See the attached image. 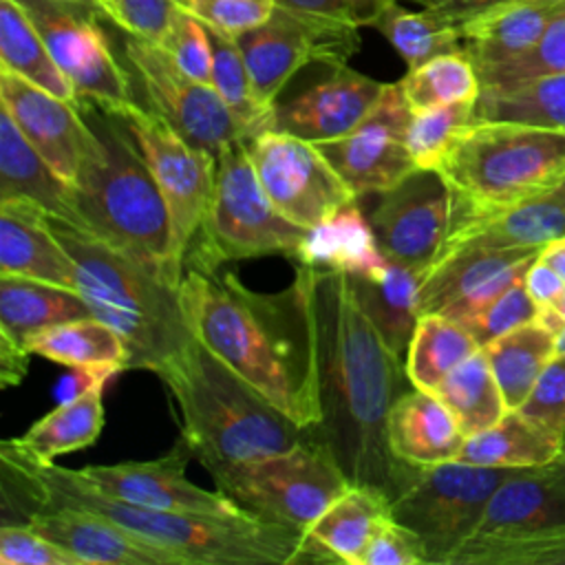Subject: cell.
<instances>
[{"label":"cell","mask_w":565,"mask_h":565,"mask_svg":"<svg viewBox=\"0 0 565 565\" xmlns=\"http://www.w3.org/2000/svg\"><path fill=\"white\" fill-rule=\"evenodd\" d=\"M514 468L463 461L411 463L395 457L384 490L391 516L417 534L428 565H450L455 552L479 525L494 490Z\"/></svg>","instance_id":"8"},{"label":"cell","mask_w":565,"mask_h":565,"mask_svg":"<svg viewBox=\"0 0 565 565\" xmlns=\"http://www.w3.org/2000/svg\"><path fill=\"white\" fill-rule=\"evenodd\" d=\"M13 196L29 199L53 216L84 225L75 188L49 166L0 106V199Z\"/></svg>","instance_id":"28"},{"label":"cell","mask_w":565,"mask_h":565,"mask_svg":"<svg viewBox=\"0 0 565 565\" xmlns=\"http://www.w3.org/2000/svg\"><path fill=\"white\" fill-rule=\"evenodd\" d=\"M411 117L399 84H386L377 104L351 132L318 143L358 199L380 194L417 170L406 141Z\"/></svg>","instance_id":"18"},{"label":"cell","mask_w":565,"mask_h":565,"mask_svg":"<svg viewBox=\"0 0 565 565\" xmlns=\"http://www.w3.org/2000/svg\"><path fill=\"white\" fill-rule=\"evenodd\" d=\"M0 66L60 99L77 104L73 84L15 0H0Z\"/></svg>","instance_id":"37"},{"label":"cell","mask_w":565,"mask_h":565,"mask_svg":"<svg viewBox=\"0 0 565 565\" xmlns=\"http://www.w3.org/2000/svg\"><path fill=\"white\" fill-rule=\"evenodd\" d=\"M523 282L539 307L552 305L565 291L563 276L554 267H550L545 260H541L539 256L527 267Z\"/></svg>","instance_id":"55"},{"label":"cell","mask_w":565,"mask_h":565,"mask_svg":"<svg viewBox=\"0 0 565 565\" xmlns=\"http://www.w3.org/2000/svg\"><path fill=\"white\" fill-rule=\"evenodd\" d=\"M563 15L565 0H510L463 22L461 44L481 73L530 51Z\"/></svg>","instance_id":"26"},{"label":"cell","mask_w":565,"mask_h":565,"mask_svg":"<svg viewBox=\"0 0 565 565\" xmlns=\"http://www.w3.org/2000/svg\"><path fill=\"white\" fill-rule=\"evenodd\" d=\"M539 305L525 289L523 278L508 287L501 296H497L486 309L472 316L463 327L475 335L479 347L497 340L499 335L536 320Z\"/></svg>","instance_id":"47"},{"label":"cell","mask_w":565,"mask_h":565,"mask_svg":"<svg viewBox=\"0 0 565 565\" xmlns=\"http://www.w3.org/2000/svg\"><path fill=\"white\" fill-rule=\"evenodd\" d=\"M2 521H18L26 510L66 505L95 512L117 525L163 543L192 565H298L335 563L309 534L256 516H199L152 510L113 497L79 470L40 461L22 441L0 444Z\"/></svg>","instance_id":"3"},{"label":"cell","mask_w":565,"mask_h":565,"mask_svg":"<svg viewBox=\"0 0 565 565\" xmlns=\"http://www.w3.org/2000/svg\"><path fill=\"white\" fill-rule=\"evenodd\" d=\"M556 353H565V329L556 335Z\"/></svg>","instance_id":"60"},{"label":"cell","mask_w":565,"mask_h":565,"mask_svg":"<svg viewBox=\"0 0 565 565\" xmlns=\"http://www.w3.org/2000/svg\"><path fill=\"white\" fill-rule=\"evenodd\" d=\"M433 393L446 404L466 437L490 428L508 413L483 349L455 366Z\"/></svg>","instance_id":"39"},{"label":"cell","mask_w":565,"mask_h":565,"mask_svg":"<svg viewBox=\"0 0 565 565\" xmlns=\"http://www.w3.org/2000/svg\"><path fill=\"white\" fill-rule=\"evenodd\" d=\"M508 411H516L532 393L539 375L556 355V335L539 320L521 324L481 347Z\"/></svg>","instance_id":"35"},{"label":"cell","mask_w":565,"mask_h":565,"mask_svg":"<svg viewBox=\"0 0 565 565\" xmlns=\"http://www.w3.org/2000/svg\"><path fill=\"white\" fill-rule=\"evenodd\" d=\"M561 185H563V188H565V181H563V183H561Z\"/></svg>","instance_id":"61"},{"label":"cell","mask_w":565,"mask_h":565,"mask_svg":"<svg viewBox=\"0 0 565 565\" xmlns=\"http://www.w3.org/2000/svg\"><path fill=\"white\" fill-rule=\"evenodd\" d=\"M541 249L459 252L435 260L419 280L417 307L422 313H441L466 324L497 296L521 280Z\"/></svg>","instance_id":"21"},{"label":"cell","mask_w":565,"mask_h":565,"mask_svg":"<svg viewBox=\"0 0 565 565\" xmlns=\"http://www.w3.org/2000/svg\"><path fill=\"white\" fill-rule=\"evenodd\" d=\"M26 351L68 369H130V351L126 340L108 322L95 316L66 320L35 333L26 342Z\"/></svg>","instance_id":"34"},{"label":"cell","mask_w":565,"mask_h":565,"mask_svg":"<svg viewBox=\"0 0 565 565\" xmlns=\"http://www.w3.org/2000/svg\"><path fill=\"white\" fill-rule=\"evenodd\" d=\"M168 57L190 77L212 84V46L207 26L188 9H179L159 44Z\"/></svg>","instance_id":"46"},{"label":"cell","mask_w":565,"mask_h":565,"mask_svg":"<svg viewBox=\"0 0 565 565\" xmlns=\"http://www.w3.org/2000/svg\"><path fill=\"white\" fill-rule=\"evenodd\" d=\"M104 388L106 384H99L77 397L62 399L18 439L31 455L46 463L60 455L93 446L104 428Z\"/></svg>","instance_id":"36"},{"label":"cell","mask_w":565,"mask_h":565,"mask_svg":"<svg viewBox=\"0 0 565 565\" xmlns=\"http://www.w3.org/2000/svg\"><path fill=\"white\" fill-rule=\"evenodd\" d=\"M311 267L282 291H254L236 271L183 267L179 300L194 338L298 426L320 424Z\"/></svg>","instance_id":"1"},{"label":"cell","mask_w":565,"mask_h":565,"mask_svg":"<svg viewBox=\"0 0 565 565\" xmlns=\"http://www.w3.org/2000/svg\"><path fill=\"white\" fill-rule=\"evenodd\" d=\"M307 227L285 218L265 194L247 141H234L218 154L212 201L185 265L218 269L256 256L294 260Z\"/></svg>","instance_id":"9"},{"label":"cell","mask_w":565,"mask_h":565,"mask_svg":"<svg viewBox=\"0 0 565 565\" xmlns=\"http://www.w3.org/2000/svg\"><path fill=\"white\" fill-rule=\"evenodd\" d=\"M124 51L141 84L148 108L190 143L218 159L225 146L247 141L243 126L216 88L185 75L159 44L128 35Z\"/></svg>","instance_id":"15"},{"label":"cell","mask_w":565,"mask_h":565,"mask_svg":"<svg viewBox=\"0 0 565 565\" xmlns=\"http://www.w3.org/2000/svg\"><path fill=\"white\" fill-rule=\"evenodd\" d=\"M190 459H194L192 450L179 435L172 448L157 459L95 463L79 468V472L104 492L152 510L199 516H245L247 512L221 490H205L185 477Z\"/></svg>","instance_id":"19"},{"label":"cell","mask_w":565,"mask_h":565,"mask_svg":"<svg viewBox=\"0 0 565 565\" xmlns=\"http://www.w3.org/2000/svg\"><path fill=\"white\" fill-rule=\"evenodd\" d=\"M475 119L519 121L565 130V73L481 88L475 104Z\"/></svg>","instance_id":"40"},{"label":"cell","mask_w":565,"mask_h":565,"mask_svg":"<svg viewBox=\"0 0 565 565\" xmlns=\"http://www.w3.org/2000/svg\"><path fill=\"white\" fill-rule=\"evenodd\" d=\"M93 316L79 291L35 278L0 274V338L22 349L60 322Z\"/></svg>","instance_id":"30"},{"label":"cell","mask_w":565,"mask_h":565,"mask_svg":"<svg viewBox=\"0 0 565 565\" xmlns=\"http://www.w3.org/2000/svg\"><path fill=\"white\" fill-rule=\"evenodd\" d=\"M481 565H565V523L497 547Z\"/></svg>","instance_id":"52"},{"label":"cell","mask_w":565,"mask_h":565,"mask_svg":"<svg viewBox=\"0 0 565 565\" xmlns=\"http://www.w3.org/2000/svg\"><path fill=\"white\" fill-rule=\"evenodd\" d=\"M0 563L2 565H82L71 552L55 541L35 532L22 521L0 525Z\"/></svg>","instance_id":"49"},{"label":"cell","mask_w":565,"mask_h":565,"mask_svg":"<svg viewBox=\"0 0 565 565\" xmlns=\"http://www.w3.org/2000/svg\"><path fill=\"white\" fill-rule=\"evenodd\" d=\"M558 523H565V450L550 463L514 468L490 497L479 525L450 565H481L497 547Z\"/></svg>","instance_id":"16"},{"label":"cell","mask_w":565,"mask_h":565,"mask_svg":"<svg viewBox=\"0 0 565 565\" xmlns=\"http://www.w3.org/2000/svg\"><path fill=\"white\" fill-rule=\"evenodd\" d=\"M386 84L358 73L349 64L331 66L329 75L285 104H276L274 128L313 143L351 132L377 104Z\"/></svg>","instance_id":"23"},{"label":"cell","mask_w":565,"mask_h":565,"mask_svg":"<svg viewBox=\"0 0 565 565\" xmlns=\"http://www.w3.org/2000/svg\"><path fill=\"white\" fill-rule=\"evenodd\" d=\"M247 152L274 207L300 227H316L358 199L313 141L269 128L247 141Z\"/></svg>","instance_id":"14"},{"label":"cell","mask_w":565,"mask_h":565,"mask_svg":"<svg viewBox=\"0 0 565 565\" xmlns=\"http://www.w3.org/2000/svg\"><path fill=\"white\" fill-rule=\"evenodd\" d=\"M475 104L461 102L413 113L406 141L417 168L437 170L441 166L457 135L475 119Z\"/></svg>","instance_id":"44"},{"label":"cell","mask_w":565,"mask_h":565,"mask_svg":"<svg viewBox=\"0 0 565 565\" xmlns=\"http://www.w3.org/2000/svg\"><path fill=\"white\" fill-rule=\"evenodd\" d=\"M79 108L97 132V146L75 181L84 227L179 285L168 205L132 132L117 113L88 104Z\"/></svg>","instance_id":"5"},{"label":"cell","mask_w":565,"mask_h":565,"mask_svg":"<svg viewBox=\"0 0 565 565\" xmlns=\"http://www.w3.org/2000/svg\"><path fill=\"white\" fill-rule=\"evenodd\" d=\"M181 7L194 13L205 26L238 38L263 24L271 15L276 0H181Z\"/></svg>","instance_id":"51"},{"label":"cell","mask_w":565,"mask_h":565,"mask_svg":"<svg viewBox=\"0 0 565 565\" xmlns=\"http://www.w3.org/2000/svg\"><path fill=\"white\" fill-rule=\"evenodd\" d=\"M360 26L276 4L271 15L236 40L258 99L276 108L285 84L307 64H347L360 51Z\"/></svg>","instance_id":"13"},{"label":"cell","mask_w":565,"mask_h":565,"mask_svg":"<svg viewBox=\"0 0 565 565\" xmlns=\"http://www.w3.org/2000/svg\"><path fill=\"white\" fill-rule=\"evenodd\" d=\"M0 274L77 291L73 258L55 236L49 212L29 199H0Z\"/></svg>","instance_id":"25"},{"label":"cell","mask_w":565,"mask_h":565,"mask_svg":"<svg viewBox=\"0 0 565 565\" xmlns=\"http://www.w3.org/2000/svg\"><path fill=\"white\" fill-rule=\"evenodd\" d=\"M413 2L422 4L424 9L437 11V13L446 15L448 20H452L457 26H461L470 18L483 13L492 7H499L503 2H510V0H413Z\"/></svg>","instance_id":"56"},{"label":"cell","mask_w":565,"mask_h":565,"mask_svg":"<svg viewBox=\"0 0 565 565\" xmlns=\"http://www.w3.org/2000/svg\"><path fill=\"white\" fill-rule=\"evenodd\" d=\"M554 73H565V15L556 20L530 51L481 71L479 79L481 88H486L519 84Z\"/></svg>","instance_id":"45"},{"label":"cell","mask_w":565,"mask_h":565,"mask_svg":"<svg viewBox=\"0 0 565 565\" xmlns=\"http://www.w3.org/2000/svg\"><path fill=\"white\" fill-rule=\"evenodd\" d=\"M565 439L527 419L521 411H508L490 428L466 437L457 461L490 468L543 466L563 455Z\"/></svg>","instance_id":"33"},{"label":"cell","mask_w":565,"mask_h":565,"mask_svg":"<svg viewBox=\"0 0 565 565\" xmlns=\"http://www.w3.org/2000/svg\"><path fill=\"white\" fill-rule=\"evenodd\" d=\"M128 35L161 44L181 0H93Z\"/></svg>","instance_id":"48"},{"label":"cell","mask_w":565,"mask_h":565,"mask_svg":"<svg viewBox=\"0 0 565 565\" xmlns=\"http://www.w3.org/2000/svg\"><path fill=\"white\" fill-rule=\"evenodd\" d=\"M49 223L75 263L77 291L90 313L128 344L130 369L154 371L194 340L183 316L179 285L141 265L90 227L49 214Z\"/></svg>","instance_id":"6"},{"label":"cell","mask_w":565,"mask_h":565,"mask_svg":"<svg viewBox=\"0 0 565 565\" xmlns=\"http://www.w3.org/2000/svg\"><path fill=\"white\" fill-rule=\"evenodd\" d=\"M375 29L388 40L408 68H415L441 53L463 49L461 29L446 15L430 9L408 11L395 2L380 15Z\"/></svg>","instance_id":"43"},{"label":"cell","mask_w":565,"mask_h":565,"mask_svg":"<svg viewBox=\"0 0 565 565\" xmlns=\"http://www.w3.org/2000/svg\"><path fill=\"white\" fill-rule=\"evenodd\" d=\"M117 115L132 132L168 205L172 227V260L183 276L185 258L205 221L218 159L185 137L150 108L128 102Z\"/></svg>","instance_id":"11"},{"label":"cell","mask_w":565,"mask_h":565,"mask_svg":"<svg viewBox=\"0 0 565 565\" xmlns=\"http://www.w3.org/2000/svg\"><path fill=\"white\" fill-rule=\"evenodd\" d=\"M386 441L393 457L411 463L455 461L466 435L446 404L430 391H404L386 417Z\"/></svg>","instance_id":"27"},{"label":"cell","mask_w":565,"mask_h":565,"mask_svg":"<svg viewBox=\"0 0 565 565\" xmlns=\"http://www.w3.org/2000/svg\"><path fill=\"white\" fill-rule=\"evenodd\" d=\"M452 192L437 170L417 168L377 194L369 221L386 258L426 271L452 225Z\"/></svg>","instance_id":"17"},{"label":"cell","mask_w":565,"mask_h":565,"mask_svg":"<svg viewBox=\"0 0 565 565\" xmlns=\"http://www.w3.org/2000/svg\"><path fill=\"white\" fill-rule=\"evenodd\" d=\"M18 521L62 545L82 565H192L185 554L88 510L44 505L26 510Z\"/></svg>","instance_id":"22"},{"label":"cell","mask_w":565,"mask_h":565,"mask_svg":"<svg viewBox=\"0 0 565 565\" xmlns=\"http://www.w3.org/2000/svg\"><path fill=\"white\" fill-rule=\"evenodd\" d=\"M207 33L212 46V86L243 126L249 141L252 137L274 128L276 108H269L258 99L236 40L210 26Z\"/></svg>","instance_id":"41"},{"label":"cell","mask_w":565,"mask_h":565,"mask_svg":"<svg viewBox=\"0 0 565 565\" xmlns=\"http://www.w3.org/2000/svg\"><path fill=\"white\" fill-rule=\"evenodd\" d=\"M29 358H31V353L26 349L0 338V380H2V386H13V384L22 382V377L26 375V369H29Z\"/></svg>","instance_id":"57"},{"label":"cell","mask_w":565,"mask_h":565,"mask_svg":"<svg viewBox=\"0 0 565 565\" xmlns=\"http://www.w3.org/2000/svg\"><path fill=\"white\" fill-rule=\"evenodd\" d=\"M565 236V188L525 199L516 205L452 216L450 232L435 260L459 252L486 249H543Z\"/></svg>","instance_id":"24"},{"label":"cell","mask_w":565,"mask_h":565,"mask_svg":"<svg viewBox=\"0 0 565 565\" xmlns=\"http://www.w3.org/2000/svg\"><path fill=\"white\" fill-rule=\"evenodd\" d=\"M210 475L216 490L247 514L302 534L351 488L331 448L316 435L289 450L227 463Z\"/></svg>","instance_id":"10"},{"label":"cell","mask_w":565,"mask_h":565,"mask_svg":"<svg viewBox=\"0 0 565 565\" xmlns=\"http://www.w3.org/2000/svg\"><path fill=\"white\" fill-rule=\"evenodd\" d=\"M75 88L77 104L117 113L132 102L128 73L115 57L93 0H15Z\"/></svg>","instance_id":"12"},{"label":"cell","mask_w":565,"mask_h":565,"mask_svg":"<svg viewBox=\"0 0 565 565\" xmlns=\"http://www.w3.org/2000/svg\"><path fill=\"white\" fill-rule=\"evenodd\" d=\"M388 497L377 486L351 483L307 530L335 563L362 565L377 530L391 521Z\"/></svg>","instance_id":"31"},{"label":"cell","mask_w":565,"mask_h":565,"mask_svg":"<svg viewBox=\"0 0 565 565\" xmlns=\"http://www.w3.org/2000/svg\"><path fill=\"white\" fill-rule=\"evenodd\" d=\"M419 280L422 271L393 258H386V263L371 274L351 276L362 309L386 344L402 358L406 355L419 320Z\"/></svg>","instance_id":"32"},{"label":"cell","mask_w":565,"mask_h":565,"mask_svg":"<svg viewBox=\"0 0 565 565\" xmlns=\"http://www.w3.org/2000/svg\"><path fill=\"white\" fill-rule=\"evenodd\" d=\"M397 84L413 113L446 104L477 102L481 93L479 73L463 49L441 53L408 68Z\"/></svg>","instance_id":"42"},{"label":"cell","mask_w":565,"mask_h":565,"mask_svg":"<svg viewBox=\"0 0 565 565\" xmlns=\"http://www.w3.org/2000/svg\"><path fill=\"white\" fill-rule=\"evenodd\" d=\"M157 375L177 404L181 437L207 470L294 448L313 435L298 426L196 338Z\"/></svg>","instance_id":"4"},{"label":"cell","mask_w":565,"mask_h":565,"mask_svg":"<svg viewBox=\"0 0 565 565\" xmlns=\"http://www.w3.org/2000/svg\"><path fill=\"white\" fill-rule=\"evenodd\" d=\"M479 349V342L461 322L441 313H422L404 355L411 386L433 393L455 366Z\"/></svg>","instance_id":"38"},{"label":"cell","mask_w":565,"mask_h":565,"mask_svg":"<svg viewBox=\"0 0 565 565\" xmlns=\"http://www.w3.org/2000/svg\"><path fill=\"white\" fill-rule=\"evenodd\" d=\"M516 411L565 439V353H556L550 360L532 393Z\"/></svg>","instance_id":"50"},{"label":"cell","mask_w":565,"mask_h":565,"mask_svg":"<svg viewBox=\"0 0 565 565\" xmlns=\"http://www.w3.org/2000/svg\"><path fill=\"white\" fill-rule=\"evenodd\" d=\"M552 307H554V309L565 318V291H563V294L552 302Z\"/></svg>","instance_id":"59"},{"label":"cell","mask_w":565,"mask_h":565,"mask_svg":"<svg viewBox=\"0 0 565 565\" xmlns=\"http://www.w3.org/2000/svg\"><path fill=\"white\" fill-rule=\"evenodd\" d=\"M399 0H276V4L353 26H375L380 15Z\"/></svg>","instance_id":"54"},{"label":"cell","mask_w":565,"mask_h":565,"mask_svg":"<svg viewBox=\"0 0 565 565\" xmlns=\"http://www.w3.org/2000/svg\"><path fill=\"white\" fill-rule=\"evenodd\" d=\"M437 172L452 192V216L510 207L565 181V130L472 119Z\"/></svg>","instance_id":"7"},{"label":"cell","mask_w":565,"mask_h":565,"mask_svg":"<svg viewBox=\"0 0 565 565\" xmlns=\"http://www.w3.org/2000/svg\"><path fill=\"white\" fill-rule=\"evenodd\" d=\"M309 298L322 411L313 435L331 448L351 483L386 490L395 466L386 417L411 384L404 358L362 309L349 274L311 267Z\"/></svg>","instance_id":"2"},{"label":"cell","mask_w":565,"mask_h":565,"mask_svg":"<svg viewBox=\"0 0 565 565\" xmlns=\"http://www.w3.org/2000/svg\"><path fill=\"white\" fill-rule=\"evenodd\" d=\"M362 565H428V561L417 534L391 519L373 536Z\"/></svg>","instance_id":"53"},{"label":"cell","mask_w":565,"mask_h":565,"mask_svg":"<svg viewBox=\"0 0 565 565\" xmlns=\"http://www.w3.org/2000/svg\"><path fill=\"white\" fill-rule=\"evenodd\" d=\"M386 263L369 216L349 203L327 221L309 227L294 258V265H309L324 271H344L349 276L371 274Z\"/></svg>","instance_id":"29"},{"label":"cell","mask_w":565,"mask_h":565,"mask_svg":"<svg viewBox=\"0 0 565 565\" xmlns=\"http://www.w3.org/2000/svg\"><path fill=\"white\" fill-rule=\"evenodd\" d=\"M0 106L49 166L75 188L86 159L97 146V132L82 108L2 66Z\"/></svg>","instance_id":"20"},{"label":"cell","mask_w":565,"mask_h":565,"mask_svg":"<svg viewBox=\"0 0 565 565\" xmlns=\"http://www.w3.org/2000/svg\"><path fill=\"white\" fill-rule=\"evenodd\" d=\"M541 260H545L550 267H554L563 280H565V236L563 238H556L552 243H547L541 254H539Z\"/></svg>","instance_id":"58"}]
</instances>
